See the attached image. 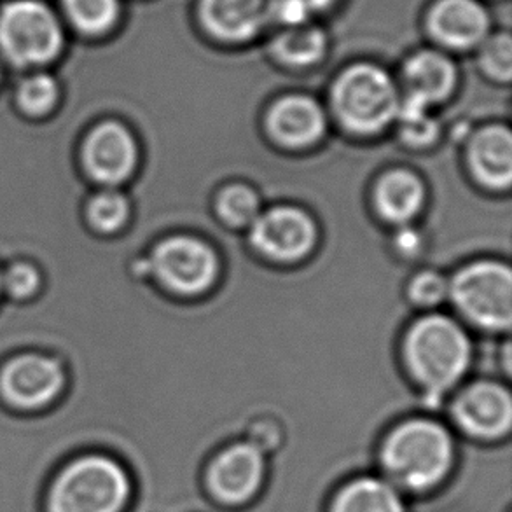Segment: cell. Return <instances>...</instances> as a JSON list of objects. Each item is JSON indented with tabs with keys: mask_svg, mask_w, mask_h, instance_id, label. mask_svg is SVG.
<instances>
[{
	"mask_svg": "<svg viewBox=\"0 0 512 512\" xmlns=\"http://www.w3.org/2000/svg\"><path fill=\"white\" fill-rule=\"evenodd\" d=\"M472 352L467 331L443 313L416 319L402 340L404 364L429 399H439L464 378L471 369Z\"/></svg>",
	"mask_w": 512,
	"mask_h": 512,
	"instance_id": "obj_1",
	"label": "cell"
},
{
	"mask_svg": "<svg viewBox=\"0 0 512 512\" xmlns=\"http://www.w3.org/2000/svg\"><path fill=\"white\" fill-rule=\"evenodd\" d=\"M455 448L450 432L432 420H409L395 427L381 448V464L394 485L427 492L450 472Z\"/></svg>",
	"mask_w": 512,
	"mask_h": 512,
	"instance_id": "obj_2",
	"label": "cell"
},
{
	"mask_svg": "<svg viewBox=\"0 0 512 512\" xmlns=\"http://www.w3.org/2000/svg\"><path fill=\"white\" fill-rule=\"evenodd\" d=\"M401 88L378 63L357 62L341 70L331 86V105L346 132L371 137L392 125L401 107Z\"/></svg>",
	"mask_w": 512,
	"mask_h": 512,
	"instance_id": "obj_3",
	"label": "cell"
},
{
	"mask_svg": "<svg viewBox=\"0 0 512 512\" xmlns=\"http://www.w3.org/2000/svg\"><path fill=\"white\" fill-rule=\"evenodd\" d=\"M451 303L472 326L502 333L512 322V273L509 264L481 259L450 280Z\"/></svg>",
	"mask_w": 512,
	"mask_h": 512,
	"instance_id": "obj_4",
	"label": "cell"
},
{
	"mask_svg": "<svg viewBox=\"0 0 512 512\" xmlns=\"http://www.w3.org/2000/svg\"><path fill=\"white\" fill-rule=\"evenodd\" d=\"M130 495L125 471L104 457L70 465L51 493V512H119Z\"/></svg>",
	"mask_w": 512,
	"mask_h": 512,
	"instance_id": "obj_5",
	"label": "cell"
},
{
	"mask_svg": "<svg viewBox=\"0 0 512 512\" xmlns=\"http://www.w3.org/2000/svg\"><path fill=\"white\" fill-rule=\"evenodd\" d=\"M63 46L56 14L39 0H13L0 11V49L7 60L32 67L55 58Z\"/></svg>",
	"mask_w": 512,
	"mask_h": 512,
	"instance_id": "obj_6",
	"label": "cell"
},
{
	"mask_svg": "<svg viewBox=\"0 0 512 512\" xmlns=\"http://www.w3.org/2000/svg\"><path fill=\"white\" fill-rule=\"evenodd\" d=\"M147 268L167 291L182 298L210 291L221 273L214 247L191 235L170 236L158 243Z\"/></svg>",
	"mask_w": 512,
	"mask_h": 512,
	"instance_id": "obj_7",
	"label": "cell"
},
{
	"mask_svg": "<svg viewBox=\"0 0 512 512\" xmlns=\"http://www.w3.org/2000/svg\"><path fill=\"white\" fill-rule=\"evenodd\" d=\"M319 240V228L306 210L291 205L264 210L249 228L254 249L278 263H296L312 254Z\"/></svg>",
	"mask_w": 512,
	"mask_h": 512,
	"instance_id": "obj_8",
	"label": "cell"
},
{
	"mask_svg": "<svg viewBox=\"0 0 512 512\" xmlns=\"http://www.w3.org/2000/svg\"><path fill=\"white\" fill-rule=\"evenodd\" d=\"M275 0H196L194 20L207 39L243 46L273 27Z\"/></svg>",
	"mask_w": 512,
	"mask_h": 512,
	"instance_id": "obj_9",
	"label": "cell"
},
{
	"mask_svg": "<svg viewBox=\"0 0 512 512\" xmlns=\"http://www.w3.org/2000/svg\"><path fill=\"white\" fill-rule=\"evenodd\" d=\"M423 28L434 48L465 53L481 46L493 32V18L483 0H432Z\"/></svg>",
	"mask_w": 512,
	"mask_h": 512,
	"instance_id": "obj_10",
	"label": "cell"
},
{
	"mask_svg": "<svg viewBox=\"0 0 512 512\" xmlns=\"http://www.w3.org/2000/svg\"><path fill=\"white\" fill-rule=\"evenodd\" d=\"M453 418L460 429L479 439L506 436L512 425L511 392L497 381H476L458 395Z\"/></svg>",
	"mask_w": 512,
	"mask_h": 512,
	"instance_id": "obj_11",
	"label": "cell"
},
{
	"mask_svg": "<svg viewBox=\"0 0 512 512\" xmlns=\"http://www.w3.org/2000/svg\"><path fill=\"white\" fill-rule=\"evenodd\" d=\"M401 83L406 100L430 109L446 102L457 90V63L443 49H416L402 63Z\"/></svg>",
	"mask_w": 512,
	"mask_h": 512,
	"instance_id": "obj_12",
	"label": "cell"
},
{
	"mask_svg": "<svg viewBox=\"0 0 512 512\" xmlns=\"http://www.w3.org/2000/svg\"><path fill=\"white\" fill-rule=\"evenodd\" d=\"M266 128L280 146L303 149L326 137V111L315 98L294 93L278 98L271 105L266 114Z\"/></svg>",
	"mask_w": 512,
	"mask_h": 512,
	"instance_id": "obj_13",
	"label": "cell"
},
{
	"mask_svg": "<svg viewBox=\"0 0 512 512\" xmlns=\"http://www.w3.org/2000/svg\"><path fill=\"white\" fill-rule=\"evenodd\" d=\"M264 460L261 448L240 443L222 451L208 471V486L226 504H242L263 483Z\"/></svg>",
	"mask_w": 512,
	"mask_h": 512,
	"instance_id": "obj_14",
	"label": "cell"
},
{
	"mask_svg": "<svg viewBox=\"0 0 512 512\" xmlns=\"http://www.w3.org/2000/svg\"><path fill=\"white\" fill-rule=\"evenodd\" d=\"M137 142L119 123H105L84 144V165L91 177L107 186L125 182L137 167Z\"/></svg>",
	"mask_w": 512,
	"mask_h": 512,
	"instance_id": "obj_15",
	"label": "cell"
},
{
	"mask_svg": "<svg viewBox=\"0 0 512 512\" xmlns=\"http://www.w3.org/2000/svg\"><path fill=\"white\" fill-rule=\"evenodd\" d=\"M63 385V373L55 360L42 355H23L7 364L0 388L7 401L20 408H39L51 401Z\"/></svg>",
	"mask_w": 512,
	"mask_h": 512,
	"instance_id": "obj_16",
	"label": "cell"
},
{
	"mask_svg": "<svg viewBox=\"0 0 512 512\" xmlns=\"http://www.w3.org/2000/svg\"><path fill=\"white\" fill-rule=\"evenodd\" d=\"M427 187L418 173L408 168H392L376 180L373 187L374 210L383 221L394 226H409L422 212Z\"/></svg>",
	"mask_w": 512,
	"mask_h": 512,
	"instance_id": "obj_17",
	"label": "cell"
},
{
	"mask_svg": "<svg viewBox=\"0 0 512 512\" xmlns=\"http://www.w3.org/2000/svg\"><path fill=\"white\" fill-rule=\"evenodd\" d=\"M472 175L490 189H507L512 180V135L504 125H488L472 135L467 149Z\"/></svg>",
	"mask_w": 512,
	"mask_h": 512,
	"instance_id": "obj_18",
	"label": "cell"
},
{
	"mask_svg": "<svg viewBox=\"0 0 512 512\" xmlns=\"http://www.w3.org/2000/svg\"><path fill=\"white\" fill-rule=\"evenodd\" d=\"M331 41L326 28L308 21L296 27L275 28L268 51L275 62L289 69H312L326 58Z\"/></svg>",
	"mask_w": 512,
	"mask_h": 512,
	"instance_id": "obj_19",
	"label": "cell"
},
{
	"mask_svg": "<svg viewBox=\"0 0 512 512\" xmlns=\"http://www.w3.org/2000/svg\"><path fill=\"white\" fill-rule=\"evenodd\" d=\"M333 512H406L394 486L381 479H357L338 493Z\"/></svg>",
	"mask_w": 512,
	"mask_h": 512,
	"instance_id": "obj_20",
	"label": "cell"
},
{
	"mask_svg": "<svg viewBox=\"0 0 512 512\" xmlns=\"http://www.w3.org/2000/svg\"><path fill=\"white\" fill-rule=\"evenodd\" d=\"M217 215L231 228H250L261 210V198L254 187L243 182H233L222 187L215 200Z\"/></svg>",
	"mask_w": 512,
	"mask_h": 512,
	"instance_id": "obj_21",
	"label": "cell"
},
{
	"mask_svg": "<svg viewBox=\"0 0 512 512\" xmlns=\"http://www.w3.org/2000/svg\"><path fill=\"white\" fill-rule=\"evenodd\" d=\"M62 7L84 34H104L121 18V0H62Z\"/></svg>",
	"mask_w": 512,
	"mask_h": 512,
	"instance_id": "obj_22",
	"label": "cell"
},
{
	"mask_svg": "<svg viewBox=\"0 0 512 512\" xmlns=\"http://www.w3.org/2000/svg\"><path fill=\"white\" fill-rule=\"evenodd\" d=\"M479 70L495 83L509 84L512 79V37L507 30L492 32L478 49Z\"/></svg>",
	"mask_w": 512,
	"mask_h": 512,
	"instance_id": "obj_23",
	"label": "cell"
},
{
	"mask_svg": "<svg viewBox=\"0 0 512 512\" xmlns=\"http://www.w3.org/2000/svg\"><path fill=\"white\" fill-rule=\"evenodd\" d=\"M401 137L411 146H429L439 135V123L429 107L402 98L397 114Z\"/></svg>",
	"mask_w": 512,
	"mask_h": 512,
	"instance_id": "obj_24",
	"label": "cell"
},
{
	"mask_svg": "<svg viewBox=\"0 0 512 512\" xmlns=\"http://www.w3.org/2000/svg\"><path fill=\"white\" fill-rule=\"evenodd\" d=\"M130 215V203L125 194L118 191H104L97 194L90 203L88 217L98 231L112 233L118 231Z\"/></svg>",
	"mask_w": 512,
	"mask_h": 512,
	"instance_id": "obj_25",
	"label": "cell"
},
{
	"mask_svg": "<svg viewBox=\"0 0 512 512\" xmlns=\"http://www.w3.org/2000/svg\"><path fill=\"white\" fill-rule=\"evenodd\" d=\"M408 299L422 310H434L450 296V280L436 270H422L409 280Z\"/></svg>",
	"mask_w": 512,
	"mask_h": 512,
	"instance_id": "obj_26",
	"label": "cell"
},
{
	"mask_svg": "<svg viewBox=\"0 0 512 512\" xmlns=\"http://www.w3.org/2000/svg\"><path fill=\"white\" fill-rule=\"evenodd\" d=\"M58 86L55 79L46 74H35L25 79L18 88V104L32 116H41L55 105Z\"/></svg>",
	"mask_w": 512,
	"mask_h": 512,
	"instance_id": "obj_27",
	"label": "cell"
},
{
	"mask_svg": "<svg viewBox=\"0 0 512 512\" xmlns=\"http://www.w3.org/2000/svg\"><path fill=\"white\" fill-rule=\"evenodd\" d=\"M39 285L37 271L28 264H16L7 273V291L13 294L14 298H28Z\"/></svg>",
	"mask_w": 512,
	"mask_h": 512,
	"instance_id": "obj_28",
	"label": "cell"
},
{
	"mask_svg": "<svg viewBox=\"0 0 512 512\" xmlns=\"http://www.w3.org/2000/svg\"><path fill=\"white\" fill-rule=\"evenodd\" d=\"M395 245H397V249L401 250L402 254L413 256L422 245V236L418 235L415 229H411L409 226H401L399 233L395 236Z\"/></svg>",
	"mask_w": 512,
	"mask_h": 512,
	"instance_id": "obj_29",
	"label": "cell"
},
{
	"mask_svg": "<svg viewBox=\"0 0 512 512\" xmlns=\"http://www.w3.org/2000/svg\"><path fill=\"white\" fill-rule=\"evenodd\" d=\"M338 2H340V0H303V4L310 9V13L313 14V18H315V16H319V14L331 11Z\"/></svg>",
	"mask_w": 512,
	"mask_h": 512,
	"instance_id": "obj_30",
	"label": "cell"
},
{
	"mask_svg": "<svg viewBox=\"0 0 512 512\" xmlns=\"http://www.w3.org/2000/svg\"><path fill=\"white\" fill-rule=\"evenodd\" d=\"M0 284H2V280H0Z\"/></svg>",
	"mask_w": 512,
	"mask_h": 512,
	"instance_id": "obj_31",
	"label": "cell"
}]
</instances>
